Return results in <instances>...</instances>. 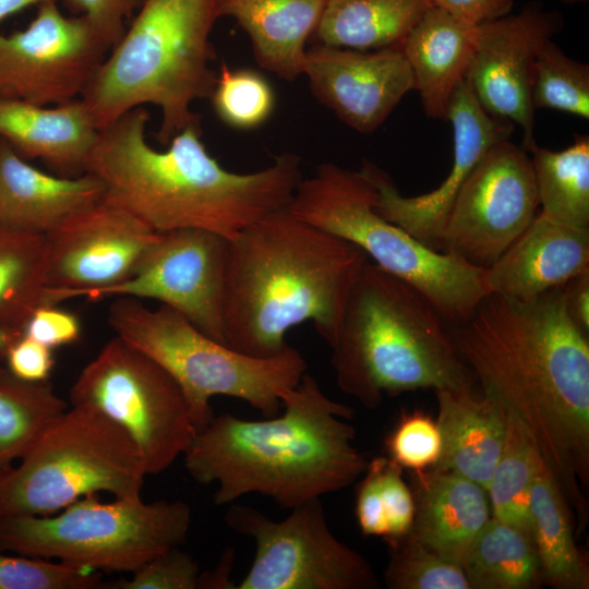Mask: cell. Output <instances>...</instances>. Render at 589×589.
<instances>
[{
    "label": "cell",
    "mask_w": 589,
    "mask_h": 589,
    "mask_svg": "<svg viewBox=\"0 0 589 589\" xmlns=\"http://www.w3.org/2000/svg\"><path fill=\"white\" fill-rule=\"evenodd\" d=\"M452 336L483 395L531 432L568 505L586 524L589 336L568 317L562 287L527 302L491 292Z\"/></svg>",
    "instance_id": "cell-1"
},
{
    "label": "cell",
    "mask_w": 589,
    "mask_h": 589,
    "mask_svg": "<svg viewBox=\"0 0 589 589\" xmlns=\"http://www.w3.org/2000/svg\"><path fill=\"white\" fill-rule=\"evenodd\" d=\"M148 120L140 106L100 130L85 172L103 182L106 200L156 232L195 228L231 239L288 206L302 179L293 153L250 173L223 168L201 141V125L183 129L157 151L146 141Z\"/></svg>",
    "instance_id": "cell-2"
},
{
    "label": "cell",
    "mask_w": 589,
    "mask_h": 589,
    "mask_svg": "<svg viewBox=\"0 0 589 589\" xmlns=\"http://www.w3.org/2000/svg\"><path fill=\"white\" fill-rule=\"evenodd\" d=\"M280 416L253 421L221 413L200 429L184 455L189 474L217 483L216 505L249 493L292 509L353 483L365 470L348 422L352 409L333 400L305 373L281 399Z\"/></svg>",
    "instance_id": "cell-3"
},
{
    "label": "cell",
    "mask_w": 589,
    "mask_h": 589,
    "mask_svg": "<svg viewBox=\"0 0 589 589\" xmlns=\"http://www.w3.org/2000/svg\"><path fill=\"white\" fill-rule=\"evenodd\" d=\"M370 259L356 244L277 209L229 239L225 342L248 356L283 351L312 322L330 346L350 289Z\"/></svg>",
    "instance_id": "cell-4"
},
{
    "label": "cell",
    "mask_w": 589,
    "mask_h": 589,
    "mask_svg": "<svg viewBox=\"0 0 589 589\" xmlns=\"http://www.w3.org/2000/svg\"><path fill=\"white\" fill-rule=\"evenodd\" d=\"M446 324L421 290L368 261L329 346L338 387L369 409L385 395L472 387Z\"/></svg>",
    "instance_id": "cell-5"
},
{
    "label": "cell",
    "mask_w": 589,
    "mask_h": 589,
    "mask_svg": "<svg viewBox=\"0 0 589 589\" xmlns=\"http://www.w3.org/2000/svg\"><path fill=\"white\" fill-rule=\"evenodd\" d=\"M218 19L217 0H144L81 96L98 130L146 104L161 111L156 139L166 146L201 125L192 104L209 98L217 80L211 33Z\"/></svg>",
    "instance_id": "cell-6"
},
{
    "label": "cell",
    "mask_w": 589,
    "mask_h": 589,
    "mask_svg": "<svg viewBox=\"0 0 589 589\" xmlns=\"http://www.w3.org/2000/svg\"><path fill=\"white\" fill-rule=\"evenodd\" d=\"M377 191L361 170L333 163L301 179L288 209L298 218L359 247L374 264L421 290L447 323L467 320L491 293L486 269L436 251L374 208Z\"/></svg>",
    "instance_id": "cell-7"
},
{
    "label": "cell",
    "mask_w": 589,
    "mask_h": 589,
    "mask_svg": "<svg viewBox=\"0 0 589 589\" xmlns=\"http://www.w3.org/2000/svg\"><path fill=\"white\" fill-rule=\"evenodd\" d=\"M108 323L116 336L176 380L197 431L214 417L209 401L218 395L241 399L265 418L277 416L283 396L306 373V361L294 347L267 358L248 356L211 338L165 304L151 309L140 299L117 297Z\"/></svg>",
    "instance_id": "cell-8"
},
{
    "label": "cell",
    "mask_w": 589,
    "mask_h": 589,
    "mask_svg": "<svg viewBox=\"0 0 589 589\" xmlns=\"http://www.w3.org/2000/svg\"><path fill=\"white\" fill-rule=\"evenodd\" d=\"M19 460L0 471V517L53 515L98 492L141 497L147 476L127 432L87 405L62 411Z\"/></svg>",
    "instance_id": "cell-9"
},
{
    "label": "cell",
    "mask_w": 589,
    "mask_h": 589,
    "mask_svg": "<svg viewBox=\"0 0 589 589\" xmlns=\"http://www.w3.org/2000/svg\"><path fill=\"white\" fill-rule=\"evenodd\" d=\"M191 519L182 501L104 503L89 494L53 515L0 517V550L94 572L132 573L182 545Z\"/></svg>",
    "instance_id": "cell-10"
},
{
    "label": "cell",
    "mask_w": 589,
    "mask_h": 589,
    "mask_svg": "<svg viewBox=\"0 0 589 589\" xmlns=\"http://www.w3.org/2000/svg\"><path fill=\"white\" fill-rule=\"evenodd\" d=\"M70 398L72 405L94 407L119 424L137 447L147 474L169 468L197 431L176 380L118 336L82 370Z\"/></svg>",
    "instance_id": "cell-11"
},
{
    "label": "cell",
    "mask_w": 589,
    "mask_h": 589,
    "mask_svg": "<svg viewBox=\"0 0 589 589\" xmlns=\"http://www.w3.org/2000/svg\"><path fill=\"white\" fill-rule=\"evenodd\" d=\"M227 525L255 541V555L237 589H375L368 560L330 531L321 498L273 520L247 505H231Z\"/></svg>",
    "instance_id": "cell-12"
},
{
    "label": "cell",
    "mask_w": 589,
    "mask_h": 589,
    "mask_svg": "<svg viewBox=\"0 0 589 589\" xmlns=\"http://www.w3.org/2000/svg\"><path fill=\"white\" fill-rule=\"evenodd\" d=\"M529 153L503 141L491 147L460 188L442 232V251L488 269L537 216Z\"/></svg>",
    "instance_id": "cell-13"
},
{
    "label": "cell",
    "mask_w": 589,
    "mask_h": 589,
    "mask_svg": "<svg viewBox=\"0 0 589 589\" xmlns=\"http://www.w3.org/2000/svg\"><path fill=\"white\" fill-rule=\"evenodd\" d=\"M228 255L229 239L213 231L183 228L158 232L129 278L86 298L154 299L226 344Z\"/></svg>",
    "instance_id": "cell-14"
},
{
    "label": "cell",
    "mask_w": 589,
    "mask_h": 589,
    "mask_svg": "<svg viewBox=\"0 0 589 589\" xmlns=\"http://www.w3.org/2000/svg\"><path fill=\"white\" fill-rule=\"evenodd\" d=\"M57 1L38 4L29 25L0 33V97L39 106L80 98L109 51L83 16Z\"/></svg>",
    "instance_id": "cell-15"
},
{
    "label": "cell",
    "mask_w": 589,
    "mask_h": 589,
    "mask_svg": "<svg viewBox=\"0 0 589 589\" xmlns=\"http://www.w3.org/2000/svg\"><path fill=\"white\" fill-rule=\"evenodd\" d=\"M158 232L103 197L45 235L47 304L112 287L133 273Z\"/></svg>",
    "instance_id": "cell-16"
},
{
    "label": "cell",
    "mask_w": 589,
    "mask_h": 589,
    "mask_svg": "<svg viewBox=\"0 0 589 589\" xmlns=\"http://www.w3.org/2000/svg\"><path fill=\"white\" fill-rule=\"evenodd\" d=\"M563 25L560 12L530 2L517 14L476 26L473 53L464 80L488 113L520 128L525 151L536 143L530 101L534 60Z\"/></svg>",
    "instance_id": "cell-17"
},
{
    "label": "cell",
    "mask_w": 589,
    "mask_h": 589,
    "mask_svg": "<svg viewBox=\"0 0 589 589\" xmlns=\"http://www.w3.org/2000/svg\"><path fill=\"white\" fill-rule=\"evenodd\" d=\"M446 119L453 129L454 157L450 171L436 189L405 196L375 164L364 160L360 168L376 188L375 211L436 251H442L444 225L460 188L485 153L509 140L514 130L513 123L481 107L465 80L449 99Z\"/></svg>",
    "instance_id": "cell-18"
},
{
    "label": "cell",
    "mask_w": 589,
    "mask_h": 589,
    "mask_svg": "<svg viewBox=\"0 0 589 589\" xmlns=\"http://www.w3.org/2000/svg\"><path fill=\"white\" fill-rule=\"evenodd\" d=\"M303 74L314 97L360 133L376 130L414 91L400 47L356 50L315 44L306 49Z\"/></svg>",
    "instance_id": "cell-19"
},
{
    "label": "cell",
    "mask_w": 589,
    "mask_h": 589,
    "mask_svg": "<svg viewBox=\"0 0 589 589\" xmlns=\"http://www.w3.org/2000/svg\"><path fill=\"white\" fill-rule=\"evenodd\" d=\"M589 271V228L539 213L497 261L486 269L491 292L527 302L563 287Z\"/></svg>",
    "instance_id": "cell-20"
},
{
    "label": "cell",
    "mask_w": 589,
    "mask_h": 589,
    "mask_svg": "<svg viewBox=\"0 0 589 589\" xmlns=\"http://www.w3.org/2000/svg\"><path fill=\"white\" fill-rule=\"evenodd\" d=\"M103 182L85 172L55 176L27 164L0 139V227L47 235L104 197Z\"/></svg>",
    "instance_id": "cell-21"
},
{
    "label": "cell",
    "mask_w": 589,
    "mask_h": 589,
    "mask_svg": "<svg viewBox=\"0 0 589 589\" xmlns=\"http://www.w3.org/2000/svg\"><path fill=\"white\" fill-rule=\"evenodd\" d=\"M98 134L81 97L55 107L0 97V139L23 159L38 158L59 176L85 173Z\"/></svg>",
    "instance_id": "cell-22"
},
{
    "label": "cell",
    "mask_w": 589,
    "mask_h": 589,
    "mask_svg": "<svg viewBox=\"0 0 589 589\" xmlns=\"http://www.w3.org/2000/svg\"><path fill=\"white\" fill-rule=\"evenodd\" d=\"M414 518L410 532L442 558L461 567L490 519L488 492L452 471H414Z\"/></svg>",
    "instance_id": "cell-23"
},
{
    "label": "cell",
    "mask_w": 589,
    "mask_h": 589,
    "mask_svg": "<svg viewBox=\"0 0 589 589\" xmlns=\"http://www.w3.org/2000/svg\"><path fill=\"white\" fill-rule=\"evenodd\" d=\"M441 457L432 469L458 473L488 491L504 442L506 410L472 387L435 390Z\"/></svg>",
    "instance_id": "cell-24"
},
{
    "label": "cell",
    "mask_w": 589,
    "mask_h": 589,
    "mask_svg": "<svg viewBox=\"0 0 589 589\" xmlns=\"http://www.w3.org/2000/svg\"><path fill=\"white\" fill-rule=\"evenodd\" d=\"M328 0H217L218 17L230 16L247 33L256 63L278 77L303 74L306 43Z\"/></svg>",
    "instance_id": "cell-25"
},
{
    "label": "cell",
    "mask_w": 589,
    "mask_h": 589,
    "mask_svg": "<svg viewBox=\"0 0 589 589\" xmlns=\"http://www.w3.org/2000/svg\"><path fill=\"white\" fill-rule=\"evenodd\" d=\"M474 39L476 26L432 5L401 43L414 91L430 118L446 119L449 99L470 64Z\"/></svg>",
    "instance_id": "cell-26"
},
{
    "label": "cell",
    "mask_w": 589,
    "mask_h": 589,
    "mask_svg": "<svg viewBox=\"0 0 589 589\" xmlns=\"http://www.w3.org/2000/svg\"><path fill=\"white\" fill-rule=\"evenodd\" d=\"M432 0H328L315 44L356 50L400 47Z\"/></svg>",
    "instance_id": "cell-27"
},
{
    "label": "cell",
    "mask_w": 589,
    "mask_h": 589,
    "mask_svg": "<svg viewBox=\"0 0 589 589\" xmlns=\"http://www.w3.org/2000/svg\"><path fill=\"white\" fill-rule=\"evenodd\" d=\"M530 518L542 580L556 589H588L589 569L575 543L569 506L545 461L531 490Z\"/></svg>",
    "instance_id": "cell-28"
},
{
    "label": "cell",
    "mask_w": 589,
    "mask_h": 589,
    "mask_svg": "<svg viewBox=\"0 0 589 589\" xmlns=\"http://www.w3.org/2000/svg\"><path fill=\"white\" fill-rule=\"evenodd\" d=\"M461 568L471 589H531L542 580L531 536L493 516L468 550Z\"/></svg>",
    "instance_id": "cell-29"
},
{
    "label": "cell",
    "mask_w": 589,
    "mask_h": 589,
    "mask_svg": "<svg viewBox=\"0 0 589 589\" xmlns=\"http://www.w3.org/2000/svg\"><path fill=\"white\" fill-rule=\"evenodd\" d=\"M47 290L45 235L0 227V329L22 334Z\"/></svg>",
    "instance_id": "cell-30"
},
{
    "label": "cell",
    "mask_w": 589,
    "mask_h": 589,
    "mask_svg": "<svg viewBox=\"0 0 589 589\" xmlns=\"http://www.w3.org/2000/svg\"><path fill=\"white\" fill-rule=\"evenodd\" d=\"M527 152L540 213L569 226L589 228V136H576L562 151L536 142Z\"/></svg>",
    "instance_id": "cell-31"
},
{
    "label": "cell",
    "mask_w": 589,
    "mask_h": 589,
    "mask_svg": "<svg viewBox=\"0 0 589 589\" xmlns=\"http://www.w3.org/2000/svg\"><path fill=\"white\" fill-rule=\"evenodd\" d=\"M543 461L531 432L506 411L504 442L486 492L493 517L529 536L531 490Z\"/></svg>",
    "instance_id": "cell-32"
},
{
    "label": "cell",
    "mask_w": 589,
    "mask_h": 589,
    "mask_svg": "<svg viewBox=\"0 0 589 589\" xmlns=\"http://www.w3.org/2000/svg\"><path fill=\"white\" fill-rule=\"evenodd\" d=\"M67 408L48 381L27 382L0 365V471L19 460Z\"/></svg>",
    "instance_id": "cell-33"
},
{
    "label": "cell",
    "mask_w": 589,
    "mask_h": 589,
    "mask_svg": "<svg viewBox=\"0 0 589 589\" xmlns=\"http://www.w3.org/2000/svg\"><path fill=\"white\" fill-rule=\"evenodd\" d=\"M363 473L356 498L361 531L385 539L406 534L414 518V498L401 477V467L380 456L368 462Z\"/></svg>",
    "instance_id": "cell-34"
},
{
    "label": "cell",
    "mask_w": 589,
    "mask_h": 589,
    "mask_svg": "<svg viewBox=\"0 0 589 589\" xmlns=\"http://www.w3.org/2000/svg\"><path fill=\"white\" fill-rule=\"evenodd\" d=\"M530 101L534 109H552L589 119V65L566 56L552 40L540 48L532 69Z\"/></svg>",
    "instance_id": "cell-35"
},
{
    "label": "cell",
    "mask_w": 589,
    "mask_h": 589,
    "mask_svg": "<svg viewBox=\"0 0 589 589\" xmlns=\"http://www.w3.org/2000/svg\"><path fill=\"white\" fill-rule=\"evenodd\" d=\"M389 561L384 581L390 589H471L462 568L423 545L408 531L386 539Z\"/></svg>",
    "instance_id": "cell-36"
},
{
    "label": "cell",
    "mask_w": 589,
    "mask_h": 589,
    "mask_svg": "<svg viewBox=\"0 0 589 589\" xmlns=\"http://www.w3.org/2000/svg\"><path fill=\"white\" fill-rule=\"evenodd\" d=\"M216 116L228 127L251 130L265 123L275 108L274 89L254 70H232L221 62L209 96Z\"/></svg>",
    "instance_id": "cell-37"
},
{
    "label": "cell",
    "mask_w": 589,
    "mask_h": 589,
    "mask_svg": "<svg viewBox=\"0 0 589 589\" xmlns=\"http://www.w3.org/2000/svg\"><path fill=\"white\" fill-rule=\"evenodd\" d=\"M104 586L100 572L51 560L0 554V589H96Z\"/></svg>",
    "instance_id": "cell-38"
},
{
    "label": "cell",
    "mask_w": 589,
    "mask_h": 589,
    "mask_svg": "<svg viewBox=\"0 0 589 589\" xmlns=\"http://www.w3.org/2000/svg\"><path fill=\"white\" fill-rule=\"evenodd\" d=\"M389 458L413 471L435 466L442 453L436 421L422 412L405 413L386 440Z\"/></svg>",
    "instance_id": "cell-39"
},
{
    "label": "cell",
    "mask_w": 589,
    "mask_h": 589,
    "mask_svg": "<svg viewBox=\"0 0 589 589\" xmlns=\"http://www.w3.org/2000/svg\"><path fill=\"white\" fill-rule=\"evenodd\" d=\"M197 562L180 546L156 555L128 579L105 582L107 589H199Z\"/></svg>",
    "instance_id": "cell-40"
},
{
    "label": "cell",
    "mask_w": 589,
    "mask_h": 589,
    "mask_svg": "<svg viewBox=\"0 0 589 589\" xmlns=\"http://www.w3.org/2000/svg\"><path fill=\"white\" fill-rule=\"evenodd\" d=\"M144 0H62L72 13L83 16L110 51L125 33V19L140 9Z\"/></svg>",
    "instance_id": "cell-41"
},
{
    "label": "cell",
    "mask_w": 589,
    "mask_h": 589,
    "mask_svg": "<svg viewBox=\"0 0 589 589\" xmlns=\"http://www.w3.org/2000/svg\"><path fill=\"white\" fill-rule=\"evenodd\" d=\"M0 358L16 377L35 383L47 382L55 365L51 348L22 334L5 340Z\"/></svg>",
    "instance_id": "cell-42"
},
{
    "label": "cell",
    "mask_w": 589,
    "mask_h": 589,
    "mask_svg": "<svg viewBox=\"0 0 589 589\" xmlns=\"http://www.w3.org/2000/svg\"><path fill=\"white\" fill-rule=\"evenodd\" d=\"M81 323L72 312L55 305L37 308L26 321L22 335L53 349L75 342L81 335Z\"/></svg>",
    "instance_id": "cell-43"
},
{
    "label": "cell",
    "mask_w": 589,
    "mask_h": 589,
    "mask_svg": "<svg viewBox=\"0 0 589 589\" xmlns=\"http://www.w3.org/2000/svg\"><path fill=\"white\" fill-rule=\"evenodd\" d=\"M456 19L471 26H478L510 13L514 0H432Z\"/></svg>",
    "instance_id": "cell-44"
},
{
    "label": "cell",
    "mask_w": 589,
    "mask_h": 589,
    "mask_svg": "<svg viewBox=\"0 0 589 589\" xmlns=\"http://www.w3.org/2000/svg\"><path fill=\"white\" fill-rule=\"evenodd\" d=\"M562 293L568 317L589 336V271L570 278L562 287Z\"/></svg>",
    "instance_id": "cell-45"
},
{
    "label": "cell",
    "mask_w": 589,
    "mask_h": 589,
    "mask_svg": "<svg viewBox=\"0 0 589 589\" xmlns=\"http://www.w3.org/2000/svg\"><path fill=\"white\" fill-rule=\"evenodd\" d=\"M235 549H227L218 565L209 572L201 573L199 589H233L236 584L230 580L233 568Z\"/></svg>",
    "instance_id": "cell-46"
},
{
    "label": "cell",
    "mask_w": 589,
    "mask_h": 589,
    "mask_svg": "<svg viewBox=\"0 0 589 589\" xmlns=\"http://www.w3.org/2000/svg\"><path fill=\"white\" fill-rule=\"evenodd\" d=\"M47 1L57 0H0V22L5 17L15 14L25 8L34 4H40Z\"/></svg>",
    "instance_id": "cell-47"
},
{
    "label": "cell",
    "mask_w": 589,
    "mask_h": 589,
    "mask_svg": "<svg viewBox=\"0 0 589 589\" xmlns=\"http://www.w3.org/2000/svg\"><path fill=\"white\" fill-rule=\"evenodd\" d=\"M564 4H576V3H585L588 0H561Z\"/></svg>",
    "instance_id": "cell-48"
}]
</instances>
